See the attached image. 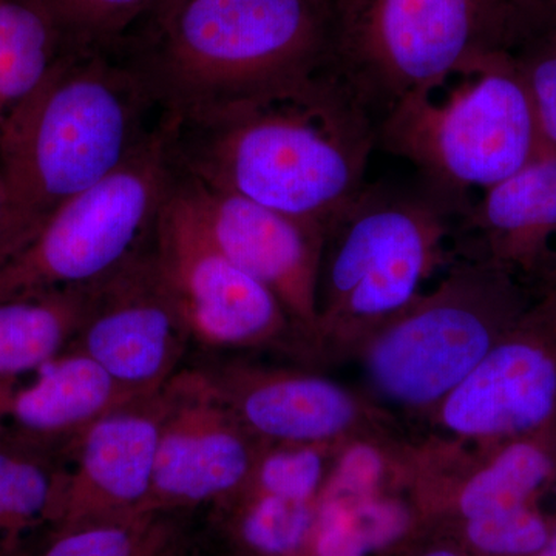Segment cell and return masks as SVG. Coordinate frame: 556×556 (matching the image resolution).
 <instances>
[{"instance_id":"cell-1","label":"cell","mask_w":556,"mask_h":556,"mask_svg":"<svg viewBox=\"0 0 556 556\" xmlns=\"http://www.w3.org/2000/svg\"><path fill=\"white\" fill-rule=\"evenodd\" d=\"M175 169L327 230L364 190L378 124L332 67L164 115Z\"/></svg>"},{"instance_id":"cell-2","label":"cell","mask_w":556,"mask_h":556,"mask_svg":"<svg viewBox=\"0 0 556 556\" xmlns=\"http://www.w3.org/2000/svg\"><path fill=\"white\" fill-rule=\"evenodd\" d=\"M164 113L119 49H68L0 139V262L159 134Z\"/></svg>"},{"instance_id":"cell-3","label":"cell","mask_w":556,"mask_h":556,"mask_svg":"<svg viewBox=\"0 0 556 556\" xmlns=\"http://www.w3.org/2000/svg\"><path fill=\"white\" fill-rule=\"evenodd\" d=\"M334 0H188L118 47L164 115L331 67Z\"/></svg>"},{"instance_id":"cell-4","label":"cell","mask_w":556,"mask_h":556,"mask_svg":"<svg viewBox=\"0 0 556 556\" xmlns=\"http://www.w3.org/2000/svg\"><path fill=\"white\" fill-rule=\"evenodd\" d=\"M459 211L426 189L365 186L325 230L314 358L353 357L358 345L459 258Z\"/></svg>"},{"instance_id":"cell-5","label":"cell","mask_w":556,"mask_h":556,"mask_svg":"<svg viewBox=\"0 0 556 556\" xmlns=\"http://www.w3.org/2000/svg\"><path fill=\"white\" fill-rule=\"evenodd\" d=\"M378 146L409 161L460 212L543 150L514 51L470 62L408 94L378 124Z\"/></svg>"},{"instance_id":"cell-6","label":"cell","mask_w":556,"mask_h":556,"mask_svg":"<svg viewBox=\"0 0 556 556\" xmlns=\"http://www.w3.org/2000/svg\"><path fill=\"white\" fill-rule=\"evenodd\" d=\"M526 309L514 274L459 257L438 285L371 332L353 357L382 401L427 416Z\"/></svg>"},{"instance_id":"cell-7","label":"cell","mask_w":556,"mask_h":556,"mask_svg":"<svg viewBox=\"0 0 556 556\" xmlns=\"http://www.w3.org/2000/svg\"><path fill=\"white\" fill-rule=\"evenodd\" d=\"M518 43L510 0H334L331 67L380 118L408 94Z\"/></svg>"},{"instance_id":"cell-8","label":"cell","mask_w":556,"mask_h":556,"mask_svg":"<svg viewBox=\"0 0 556 556\" xmlns=\"http://www.w3.org/2000/svg\"><path fill=\"white\" fill-rule=\"evenodd\" d=\"M175 179L161 126L118 170L62 204L0 262V300L90 287L115 273L152 241Z\"/></svg>"},{"instance_id":"cell-9","label":"cell","mask_w":556,"mask_h":556,"mask_svg":"<svg viewBox=\"0 0 556 556\" xmlns=\"http://www.w3.org/2000/svg\"><path fill=\"white\" fill-rule=\"evenodd\" d=\"M152 247L193 343L215 350L280 348L308 358L305 342L280 300L212 243L175 189Z\"/></svg>"},{"instance_id":"cell-10","label":"cell","mask_w":556,"mask_h":556,"mask_svg":"<svg viewBox=\"0 0 556 556\" xmlns=\"http://www.w3.org/2000/svg\"><path fill=\"white\" fill-rule=\"evenodd\" d=\"M152 243L91 285L86 313L68 348L93 358L138 397L160 393L181 371L193 343Z\"/></svg>"},{"instance_id":"cell-11","label":"cell","mask_w":556,"mask_h":556,"mask_svg":"<svg viewBox=\"0 0 556 556\" xmlns=\"http://www.w3.org/2000/svg\"><path fill=\"white\" fill-rule=\"evenodd\" d=\"M556 415V292L527 308L427 419L460 444L532 437Z\"/></svg>"},{"instance_id":"cell-12","label":"cell","mask_w":556,"mask_h":556,"mask_svg":"<svg viewBox=\"0 0 556 556\" xmlns=\"http://www.w3.org/2000/svg\"><path fill=\"white\" fill-rule=\"evenodd\" d=\"M166 409L152 489L138 514L222 504L247 486L265 442L249 433L201 368L164 388Z\"/></svg>"},{"instance_id":"cell-13","label":"cell","mask_w":556,"mask_h":556,"mask_svg":"<svg viewBox=\"0 0 556 556\" xmlns=\"http://www.w3.org/2000/svg\"><path fill=\"white\" fill-rule=\"evenodd\" d=\"M175 190L212 243L280 300L314 358L325 230L178 170Z\"/></svg>"},{"instance_id":"cell-14","label":"cell","mask_w":556,"mask_h":556,"mask_svg":"<svg viewBox=\"0 0 556 556\" xmlns=\"http://www.w3.org/2000/svg\"><path fill=\"white\" fill-rule=\"evenodd\" d=\"M218 397L265 444H339L391 434L394 417L336 380L244 361L201 368Z\"/></svg>"},{"instance_id":"cell-15","label":"cell","mask_w":556,"mask_h":556,"mask_svg":"<svg viewBox=\"0 0 556 556\" xmlns=\"http://www.w3.org/2000/svg\"><path fill=\"white\" fill-rule=\"evenodd\" d=\"M164 388L113 409L76 439L53 530L141 510L155 473L166 409Z\"/></svg>"},{"instance_id":"cell-16","label":"cell","mask_w":556,"mask_h":556,"mask_svg":"<svg viewBox=\"0 0 556 556\" xmlns=\"http://www.w3.org/2000/svg\"><path fill=\"white\" fill-rule=\"evenodd\" d=\"M457 254L514 274L546 265L556 237V152L543 149L457 217Z\"/></svg>"},{"instance_id":"cell-17","label":"cell","mask_w":556,"mask_h":556,"mask_svg":"<svg viewBox=\"0 0 556 556\" xmlns=\"http://www.w3.org/2000/svg\"><path fill=\"white\" fill-rule=\"evenodd\" d=\"M35 375L28 386H0V430L67 455L91 424L139 399L78 350L65 351Z\"/></svg>"},{"instance_id":"cell-18","label":"cell","mask_w":556,"mask_h":556,"mask_svg":"<svg viewBox=\"0 0 556 556\" xmlns=\"http://www.w3.org/2000/svg\"><path fill=\"white\" fill-rule=\"evenodd\" d=\"M68 457L0 433V556H30L33 533L53 530Z\"/></svg>"},{"instance_id":"cell-19","label":"cell","mask_w":556,"mask_h":556,"mask_svg":"<svg viewBox=\"0 0 556 556\" xmlns=\"http://www.w3.org/2000/svg\"><path fill=\"white\" fill-rule=\"evenodd\" d=\"M90 288L47 289L0 300V382L39 371L72 346Z\"/></svg>"},{"instance_id":"cell-20","label":"cell","mask_w":556,"mask_h":556,"mask_svg":"<svg viewBox=\"0 0 556 556\" xmlns=\"http://www.w3.org/2000/svg\"><path fill=\"white\" fill-rule=\"evenodd\" d=\"M67 50L39 0H0V139Z\"/></svg>"},{"instance_id":"cell-21","label":"cell","mask_w":556,"mask_h":556,"mask_svg":"<svg viewBox=\"0 0 556 556\" xmlns=\"http://www.w3.org/2000/svg\"><path fill=\"white\" fill-rule=\"evenodd\" d=\"M178 547L172 514L146 511L53 530L30 556H178Z\"/></svg>"},{"instance_id":"cell-22","label":"cell","mask_w":556,"mask_h":556,"mask_svg":"<svg viewBox=\"0 0 556 556\" xmlns=\"http://www.w3.org/2000/svg\"><path fill=\"white\" fill-rule=\"evenodd\" d=\"M237 510L233 530L252 556H298L309 544L317 503L243 492L217 504Z\"/></svg>"},{"instance_id":"cell-23","label":"cell","mask_w":556,"mask_h":556,"mask_svg":"<svg viewBox=\"0 0 556 556\" xmlns=\"http://www.w3.org/2000/svg\"><path fill=\"white\" fill-rule=\"evenodd\" d=\"M68 49H116L148 17L152 0H39Z\"/></svg>"},{"instance_id":"cell-24","label":"cell","mask_w":556,"mask_h":556,"mask_svg":"<svg viewBox=\"0 0 556 556\" xmlns=\"http://www.w3.org/2000/svg\"><path fill=\"white\" fill-rule=\"evenodd\" d=\"M336 447L338 444H265L243 490L317 503Z\"/></svg>"},{"instance_id":"cell-25","label":"cell","mask_w":556,"mask_h":556,"mask_svg":"<svg viewBox=\"0 0 556 556\" xmlns=\"http://www.w3.org/2000/svg\"><path fill=\"white\" fill-rule=\"evenodd\" d=\"M467 543L493 556H535L552 532L532 506L464 521Z\"/></svg>"},{"instance_id":"cell-26","label":"cell","mask_w":556,"mask_h":556,"mask_svg":"<svg viewBox=\"0 0 556 556\" xmlns=\"http://www.w3.org/2000/svg\"><path fill=\"white\" fill-rule=\"evenodd\" d=\"M514 56L535 110L543 149L556 152V31L527 39Z\"/></svg>"},{"instance_id":"cell-27","label":"cell","mask_w":556,"mask_h":556,"mask_svg":"<svg viewBox=\"0 0 556 556\" xmlns=\"http://www.w3.org/2000/svg\"><path fill=\"white\" fill-rule=\"evenodd\" d=\"M510 5L517 24L518 47L527 39L556 31V0H510Z\"/></svg>"},{"instance_id":"cell-28","label":"cell","mask_w":556,"mask_h":556,"mask_svg":"<svg viewBox=\"0 0 556 556\" xmlns=\"http://www.w3.org/2000/svg\"><path fill=\"white\" fill-rule=\"evenodd\" d=\"M186 2H188V0H152V7H150L148 17H146L144 22H142L139 27L159 24V22L167 20V17L172 16V14Z\"/></svg>"},{"instance_id":"cell-29","label":"cell","mask_w":556,"mask_h":556,"mask_svg":"<svg viewBox=\"0 0 556 556\" xmlns=\"http://www.w3.org/2000/svg\"><path fill=\"white\" fill-rule=\"evenodd\" d=\"M535 556H556V530L552 533L551 538H548L546 546H544L543 551L538 552Z\"/></svg>"},{"instance_id":"cell-30","label":"cell","mask_w":556,"mask_h":556,"mask_svg":"<svg viewBox=\"0 0 556 556\" xmlns=\"http://www.w3.org/2000/svg\"><path fill=\"white\" fill-rule=\"evenodd\" d=\"M422 556H463L456 554V552L448 551V548H434V551L427 552Z\"/></svg>"},{"instance_id":"cell-31","label":"cell","mask_w":556,"mask_h":556,"mask_svg":"<svg viewBox=\"0 0 556 556\" xmlns=\"http://www.w3.org/2000/svg\"><path fill=\"white\" fill-rule=\"evenodd\" d=\"M3 203H5V192H3V182L0 178V217H2Z\"/></svg>"},{"instance_id":"cell-32","label":"cell","mask_w":556,"mask_h":556,"mask_svg":"<svg viewBox=\"0 0 556 556\" xmlns=\"http://www.w3.org/2000/svg\"><path fill=\"white\" fill-rule=\"evenodd\" d=\"M554 257L555 258H552V263H554V270H552V278H554V283H552L551 291H556V252Z\"/></svg>"}]
</instances>
